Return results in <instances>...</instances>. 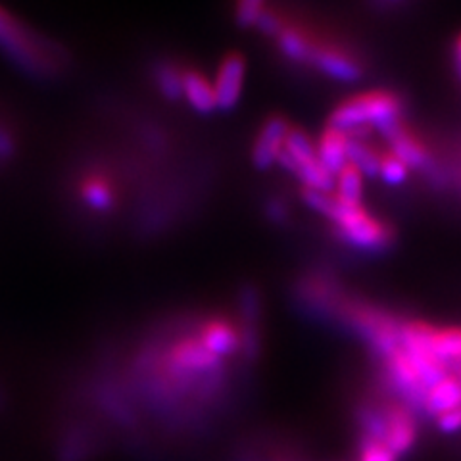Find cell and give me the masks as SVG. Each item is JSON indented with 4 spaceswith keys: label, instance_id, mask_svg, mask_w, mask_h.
Listing matches in <instances>:
<instances>
[{
    "label": "cell",
    "instance_id": "22",
    "mask_svg": "<svg viewBox=\"0 0 461 461\" xmlns=\"http://www.w3.org/2000/svg\"><path fill=\"white\" fill-rule=\"evenodd\" d=\"M357 461H398L388 446L377 438L362 437L357 446Z\"/></svg>",
    "mask_w": 461,
    "mask_h": 461
},
{
    "label": "cell",
    "instance_id": "11",
    "mask_svg": "<svg viewBox=\"0 0 461 461\" xmlns=\"http://www.w3.org/2000/svg\"><path fill=\"white\" fill-rule=\"evenodd\" d=\"M386 142L388 152L394 154L398 160H402L410 169H421L427 167L430 162V154L425 147V142L415 137L410 127L403 125V122H394L386 125L379 131Z\"/></svg>",
    "mask_w": 461,
    "mask_h": 461
},
{
    "label": "cell",
    "instance_id": "10",
    "mask_svg": "<svg viewBox=\"0 0 461 461\" xmlns=\"http://www.w3.org/2000/svg\"><path fill=\"white\" fill-rule=\"evenodd\" d=\"M291 127L293 123H288L281 115H273V118L266 120L262 127L258 129L250 150L252 164L258 169L267 171L279 164V156L283 152L285 140L288 131H291Z\"/></svg>",
    "mask_w": 461,
    "mask_h": 461
},
{
    "label": "cell",
    "instance_id": "8",
    "mask_svg": "<svg viewBox=\"0 0 461 461\" xmlns=\"http://www.w3.org/2000/svg\"><path fill=\"white\" fill-rule=\"evenodd\" d=\"M383 442L396 457L411 452L417 442L415 411L403 402H391L383 406Z\"/></svg>",
    "mask_w": 461,
    "mask_h": 461
},
{
    "label": "cell",
    "instance_id": "6",
    "mask_svg": "<svg viewBox=\"0 0 461 461\" xmlns=\"http://www.w3.org/2000/svg\"><path fill=\"white\" fill-rule=\"evenodd\" d=\"M164 364L173 377H198V375L213 373L221 366V359L206 350L196 335L177 339L169 346Z\"/></svg>",
    "mask_w": 461,
    "mask_h": 461
},
{
    "label": "cell",
    "instance_id": "5",
    "mask_svg": "<svg viewBox=\"0 0 461 461\" xmlns=\"http://www.w3.org/2000/svg\"><path fill=\"white\" fill-rule=\"evenodd\" d=\"M0 47L33 74H50L54 69L52 56L42 47V42L5 8H0Z\"/></svg>",
    "mask_w": 461,
    "mask_h": 461
},
{
    "label": "cell",
    "instance_id": "21",
    "mask_svg": "<svg viewBox=\"0 0 461 461\" xmlns=\"http://www.w3.org/2000/svg\"><path fill=\"white\" fill-rule=\"evenodd\" d=\"M410 176V167L403 164L402 160H398V158L391 152H384L383 154V160H381V167H379V173L377 177H381L386 185H402L403 181L408 179Z\"/></svg>",
    "mask_w": 461,
    "mask_h": 461
},
{
    "label": "cell",
    "instance_id": "3",
    "mask_svg": "<svg viewBox=\"0 0 461 461\" xmlns=\"http://www.w3.org/2000/svg\"><path fill=\"white\" fill-rule=\"evenodd\" d=\"M277 166L291 173L304 186V191L333 193L335 189V176L321 164L315 140H312L300 127L293 125L288 131Z\"/></svg>",
    "mask_w": 461,
    "mask_h": 461
},
{
    "label": "cell",
    "instance_id": "1",
    "mask_svg": "<svg viewBox=\"0 0 461 461\" xmlns=\"http://www.w3.org/2000/svg\"><path fill=\"white\" fill-rule=\"evenodd\" d=\"M306 204L333 225L346 247L362 252H383L393 244V229L381 221L364 204H346L333 193L302 191Z\"/></svg>",
    "mask_w": 461,
    "mask_h": 461
},
{
    "label": "cell",
    "instance_id": "7",
    "mask_svg": "<svg viewBox=\"0 0 461 461\" xmlns=\"http://www.w3.org/2000/svg\"><path fill=\"white\" fill-rule=\"evenodd\" d=\"M308 66L329 79L344 83H352L362 76V66L350 52L315 35L310 41Z\"/></svg>",
    "mask_w": 461,
    "mask_h": 461
},
{
    "label": "cell",
    "instance_id": "25",
    "mask_svg": "<svg viewBox=\"0 0 461 461\" xmlns=\"http://www.w3.org/2000/svg\"><path fill=\"white\" fill-rule=\"evenodd\" d=\"M454 64H456V69H457V76L461 77V35L457 37L456 45H454Z\"/></svg>",
    "mask_w": 461,
    "mask_h": 461
},
{
    "label": "cell",
    "instance_id": "17",
    "mask_svg": "<svg viewBox=\"0 0 461 461\" xmlns=\"http://www.w3.org/2000/svg\"><path fill=\"white\" fill-rule=\"evenodd\" d=\"M364 181L366 177L356 166H344L335 176L333 194L346 204H364Z\"/></svg>",
    "mask_w": 461,
    "mask_h": 461
},
{
    "label": "cell",
    "instance_id": "20",
    "mask_svg": "<svg viewBox=\"0 0 461 461\" xmlns=\"http://www.w3.org/2000/svg\"><path fill=\"white\" fill-rule=\"evenodd\" d=\"M267 12V0H235V22L240 27H256Z\"/></svg>",
    "mask_w": 461,
    "mask_h": 461
},
{
    "label": "cell",
    "instance_id": "23",
    "mask_svg": "<svg viewBox=\"0 0 461 461\" xmlns=\"http://www.w3.org/2000/svg\"><path fill=\"white\" fill-rule=\"evenodd\" d=\"M437 427L442 432H446V435H454V432H459L461 430V408L438 415Z\"/></svg>",
    "mask_w": 461,
    "mask_h": 461
},
{
    "label": "cell",
    "instance_id": "24",
    "mask_svg": "<svg viewBox=\"0 0 461 461\" xmlns=\"http://www.w3.org/2000/svg\"><path fill=\"white\" fill-rule=\"evenodd\" d=\"M14 152V140L12 137L5 131V129H0V162L6 160Z\"/></svg>",
    "mask_w": 461,
    "mask_h": 461
},
{
    "label": "cell",
    "instance_id": "4",
    "mask_svg": "<svg viewBox=\"0 0 461 461\" xmlns=\"http://www.w3.org/2000/svg\"><path fill=\"white\" fill-rule=\"evenodd\" d=\"M400 346L417 356H430L448 367L461 364V327H435L425 321H402Z\"/></svg>",
    "mask_w": 461,
    "mask_h": 461
},
{
    "label": "cell",
    "instance_id": "15",
    "mask_svg": "<svg viewBox=\"0 0 461 461\" xmlns=\"http://www.w3.org/2000/svg\"><path fill=\"white\" fill-rule=\"evenodd\" d=\"M457 408H461V383L450 373L448 377H444L440 383L429 388L420 410L437 420L438 415Z\"/></svg>",
    "mask_w": 461,
    "mask_h": 461
},
{
    "label": "cell",
    "instance_id": "2",
    "mask_svg": "<svg viewBox=\"0 0 461 461\" xmlns=\"http://www.w3.org/2000/svg\"><path fill=\"white\" fill-rule=\"evenodd\" d=\"M402 120V100L391 91H367L352 95L330 112L329 127L344 133L381 131L386 125Z\"/></svg>",
    "mask_w": 461,
    "mask_h": 461
},
{
    "label": "cell",
    "instance_id": "26",
    "mask_svg": "<svg viewBox=\"0 0 461 461\" xmlns=\"http://www.w3.org/2000/svg\"><path fill=\"white\" fill-rule=\"evenodd\" d=\"M450 373H452L454 377H456V379L461 383V364H456V366H452V367H450Z\"/></svg>",
    "mask_w": 461,
    "mask_h": 461
},
{
    "label": "cell",
    "instance_id": "13",
    "mask_svg": "<svg viewBox=\"0 0 461 461\" xmlns=\"http://www.w3.org/2000/svg\"><path fill=\"white\" fill-rule=\"evenodd\" d=\"M317 154L321 164L337 176V173L350 164V135L335 127H325L321 137L315 140Z\"/></svg>",
    "mask_w": 461,
    "mask_h": 461
},
{
    "label": "cell",
    "instance_id": "19",
    "mask_svg": "<svg viewBox=\"0 0 461 461\" xmlns=\"http://www.w3.org/2000/svg\"><path fill=\"white\" fill-rule=\"evenodd\" d=\"M183 71L176 66H162L156 74L158 89L169 100L183 98Z\"/></svg>",
    "mask_w": 461,
    "mask_h": 461
},
{
    "label": "cell",
    "instance_id": "18",
    "mask_svg": "<svg viewBox=\"0 0 461 461\" xmlns=\"http://www.w3.org/2000/svg\"><path fill=\"white\" fill-rule=\"evenodd\" d=\"M79 196L85 202V206H89L95 212H108L112 210L115 194L108 179L103 176H91L81 183Z\"/></svg>",
    "mask_w": 461,
    "mask_h": 461
},
{
    "label": "cell",
    "instance_id": "9",
    "mask_svg": "<svg viewBox=\"0 0 461 461\" xmlns=\"http://www.w3.org/2000/svg\"><path fill=\"white\" fill-rule=\"evenodd\" d=\"M244 81H247V60L239 52H229L220 62L212 79L218 110L229 112L239 104L244 91Z\"/></svg>",
    "mask_w": 461,
    "mask_h": 461
},
{
    "label": "cell",
    "instance_id": "12",
    "mask_svg": "<svg viewBox=\"0 0 461 461\" xmlns=\"http://www.w3.org/2000/svg\"><path fill=\"white\" fill-rule=\"evenodd\" d=\"M196 337L206 346V350L218 359L235 356L242 348L240 327L223 315H215L200 323Z\"/></svg>",
    "mask_w": 461,
    "mask_h": 461
},
{
    "label": "cell",
    "instance_id": "16",
    "mask_svg": "<svg viewBox=\"0 0 461 461\" xmlns=\"http://www.w3.org/2000/svg\"><path fill=\"white\" fill-rule=\"evenodd\" d=\"M383 154V150L369 142L367 133L350 135V164L362 171L364 177H377Z\"/></svg>",
    "mask_w": 461,
    "mask_h": 461
},
{
    "label": "cell",
    "instance_id": "14",
    "mask_svg": "<svg viewBox=\"0 0 461 461\" xmlns=\"http://www.w3.org/2000/svg\"><path fill=\"white\" fill-rule=\"evenodd\" d=\"M183 100L196 113H202V115L218 110V104H215L213 83L198 69L183 71Z\"/></svg>",
    "mask_w": 461,
    "mask_h": 461
}]
</instances>
